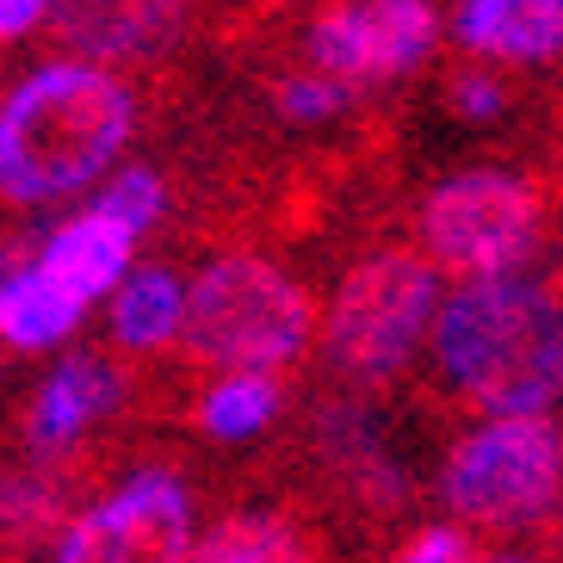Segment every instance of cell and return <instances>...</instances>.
<instances>
[{"instance_id":"obj_1","label":"cell","mask_w":563,"mask_h":563,"mask_svg":"<svg viewBox=\"0 0 563 563\" xmlns=\"http://www.w3.org/2000/svg\"><path fill=\"white\" fill-rule=\"evenodd\" d=\"M136 136V93L106 63L32 68L0 93V199L19 211L81 192Z\"/></svg>"},{"instance_id":"obj_2","label":"cell","mask_w":563,"mask_h":563,"mask_svg":"<svg viewBox=\"0 0 563 563\" xmlns=\"http://www.w3.org/2000/svg\"><path fill=\"white\" fill-rule=\"evenodd\" d=\"M433 372L477 415H545L563 397V291L477 279L433 316Z\"/></svg>"},{"instance_id":"obj_3","label":"cell","mask_w":563,"mask_h":563,"mask_svg":"<svg viewBox=\"0 0 563 563\" xmlns=\"http://www.w3.org/2000/svg\"><path fill=\"white\" fill-rule=\"evenodd\" d=\"M316 322H322L316 298L285 266L235 249L205 261V273L192 279L174 347L211 378H242V372L279 378L310 353Z\"/></svg>"},{"instance_id":"obj_4","label":"cell","mask_w":563,"mask_h":563,"mask_svg":"<svg viewBox=\"0 0 563 563\" xmlns=\"http://www.w3.org/2000/svg\"><path fill=\"white\" fill-rule=\"evenodd\" d=\"M440 501L471 539L558 527L563 514V428L551 415H501L446 452Z\"/></svg>"},{"instance_id":"obj_5","label":"cell","mask_w":563,"mask_h":563,"mask_svg":"<svg viewBox=\"0 0 563 563\" xmlns=\"http://www.w3.org/2000/svg\"><path fill=\"white\" fill-rule=\"evenodd\" d=\"M440 310V273L421 249H378L353 261L322 316V360L353 390H384L402 378L415 341Z\"/></svg>"},{"instance_id":"obj_6","label":"cell","mask_w":563,"mask_h":563,"mask_svg":"<svg viewBox=\"0 0 563 563\" xmlns=\"http://www.w3.org/2000/svg\"><path fill=\"white\" fill-rule=\"evenodd\" d=\"M551 230V192L527 174L501 167H471L452 174L421 199V254L433 273L477 285V279H514L539 254Z\"/></svg>"},{"instance_id":"obj_7","label":"cell","mask_w":563,"mask_h":563,"mask_svg":"<svg viewBox=\"0 0 563 563\" xmlns=\"http://www.w3.org/2000/svg\"><path fill=\"white\" fill-rule=\"evenodd\" d=\"M192 551V489L174 471H136L112 496L68 514L51 563H186Z\"/></svg>"},{"instance_id":"obj_8","label":"cell","mask_w":563,"mask_h":563,"mask_svg":"<svg viewBox=\"0 0 563 563\" xmlns=\"http://www.w3.org/2000/svg\"><path fill=\"white\" fill-rule=\"evenodd\" d=\"M440 44V13L433 0H341L310 19L303 56L316 75H334L347 87L397 81L421 68Z\"/></svg>"},{"instance_id":"obj_9","label":"cell","mask_w":563,"mask_h":563,"mask_svg":"<svg viewBox=\"0 0 563 563\" xmlns=\"http://www.w3.org/2000/svg\"><path fill=\"white\" fill-rule=\"evenodd\" d=\"M118 402H124V372H118L112 353H75V360L56 365L51 378L32 390L25 415H19V433H25L37 471H44V464L63 471V477L87 471L75 452H81V440L100 428Z\"/></svg>"},{"instance_id":"obj_10","label":"cell","mask_w":563,"mask_h":563,"mask_svg":"<svg viewBox=\"0 0 563 563\" xmlns=\"http://www.w3.org/2000/svg\"><path fill=\"white\" fill-rule=\"evenodd\" d=\"M192 0H51L44 32L81 63H150L186 32Z\"/></svg>"},{"instance_id":"obj_11","label":"cell","mask_w":563,"mask_h":563,"mask_svg":"<svg viewBox=\"0 0 563 563\" xmlns=\"http://www.w3.org/2000/svg\"><path fill=\"white\" fill-rule=\"evenodd\" d=\"M316 464H322V477L334 483V496L347 501L353 514L365 520H390L402 508V471L384 446L378 421L360 409V402H322L316 409Z\"/></svg>"},{"instance_id":"obj_12","label":"cell","mask_w":563,"mask_h":563,"mask_svg":"<svg viewBox=\"0 0 563 563\" xmlns=\"http://www.w3.org/2000/svg\"><path fill=\"white\" fill-rule=\"evenodd\" d=\"M131 254H136V230L124 217L87 205L75 211L68 223H56V235L32 254V266L44 273V285H56L75 310L100 303L106 291H118V279L131 273Z\"/></svg>"},{"instance_id":"obj_13","label":"cell","mask_w":563,"mask_h":563,"mask_svg":"<svg viewBox=\"0 0 563 563\" xmlns=\"http://www.w3.org/2000/svg\"><path fill=\"white\" fill-rule=\"evenodd\" d=\"M452 37L477 63H558L563 56V0H459Z\"/></svg>"},{"instance_id":"obj_14","label":"cell","mask_w":563,"mask_h":563,"mask_svg":"<svg viewBox=\"0 0 563 563\" xmlns=\"http://www.w3.org/2000/svg\"><path fill=\"white\" fill-rule=\"evenodd\" d=\"M180 316H186V291H180V279H174V266H162V261L131 266V273L118 279V298H112V347L118 353L174 347Z\"/></svg>"},{"instance_id":"obj_15","label":"cell","mask_w":563,"mask_h":563,"mask_svg":"<svg viewBox=\"0 0 563 563\" xmlns=\"http://www.w3.org/2000/svg\"><path fill=\"white\" fill-rule=\"evenodd\" d=\"M186 563H322V558H316V539L291 514L235 508L186 551Z\"/></svg>"},{"instance_id":"obj_16","label":"cell","mask_w":563,"mask_h":563,"mask_svg":"<svg viewBox=\"0 0 563 563\" xmlns=\"http://www.w3.org/2000/svg\"><path fill=\"white\" fill-rule=\"evenodd\" d=\"M81 316L75 303L56 291V285H44V273H37L32 261L13 273V285L0 291V347L7 353H44L56 347V341H68V334L81 329Z\"/></svg>"},{"instance_id":"obj_17","label":"cell","mask_w":563,"mask_h":563,"mask_svg":"<svg viewBox=\"0 0 563 563\" xmlns=\"http://www.w3.org/2000/svg\"><path fill=\"white\" fill-rule=\"evenodd\" d=\"M285 409V384L266 372H242V378H211L192 402V421L211 440H254L279 421Z\"/></svg>"},{"instance_id":"obj_18","label":"cell","mask_w":563,"mask_h":563,"mask_svg":"<svg viewBox=\"0 0 563 563\" xmlns=\"http://www.w3.org/2000/svg\"><path fill=\"white\" fill-rule=\"evenodd\" d=\"M266 93H273V112L285 124H329V118H341L353 106L360 87L334 81V75H316V68H298V75H273Z\"/></svg>"},{"instance_id":"obj_19","label":"cell","mask_w":563,"mask_h":563,"mask_svg":"<svg viewBox=\"0 0 563 563\" xmlns=\"http://www.w3.org/2000/svg\"><path fill=\"white\" fill-rule=\"evenodd\" d=\"M93 205H100V211H112V217H124V223L143 235V230H155V223H162L167 186H162V174H155V167H124V174H118V180L106 186Z\"/></svg>"},{"instance_id":"obj_20","label":"cell","mask_w":563,"mask_h":563,"mask_svg":"<svg viewBox=\"0 0 563 563\" xmlns=\"http://www.w3.org/2000/svg\"><path fill=\"white\" fill-rule=\"evenodd\" d=\"M501 100H508V93H501V81L489 75V63H471V68H459V75L446 81V106H452L459 118H471V124L496 118Z\"/></svg>"},{"instance_id":"obj_21","label":"cell","mask_w":563,"mask_h":563,"mask_svg":"<svg viewBox=\"0 0 563 563\" xmlns=\"http://www.w3.org/2000/svg\"><path fill=\"white\" fill-rule=\"evenodd\" d=\"M390 563H483V558L464 527H421Z\"/></svg>"},{"instance_id":"obj_22","label":"cell","mask_w":563,"mask_h":563,"mask_svg":"<svg viewBox=\"0 0 563 563\" xmlns=\"http://www.w3.org/2000/svg\"><path fill=\"white\" fill-rule=\"evenodd\" d=\"M44 19H51V0H0V44L37 32Z\"/></svg>"},{"instance_id":"obj_23","label":"cell","mask_w":563,"mask_h":563,"mask_svg":"<svg viewBox=\"0 0 563 563\" xmlns=\"http://www.w3.org/2000/svg\"><path fill=\"white\" fill-rule=\"evenodd\" d=\"M25 261H32V242H19V235H7V242H0V291L13 285V273H19Z\"/></svg>"},{"instance_id":"obj_24","label":"cell","mask_w":563,"mask_h":563,"mask_svg":"<svg viewBox=\"0 0 563 563\" xmlns=\"http://www.w3.org/2000/svg\"><path fill=\"white\" fill-rule=\"evenodd\" d=\"M7 489H13V477H7V471H0V520H7Z\"/></svg>"},{"instance_id":"obj_25","label":"cell","mask_w":563,"mask_h":563,"mask_svg":"<svg viewBox=\"0 0 563 563\" xmlns=\"http://www.w3.org/2000/svg\"><path fill=\"white\" fill-rule=\"evenodd\" d=\"M0 372H7V347H0Z\"/></svg>"}]
</instances>
